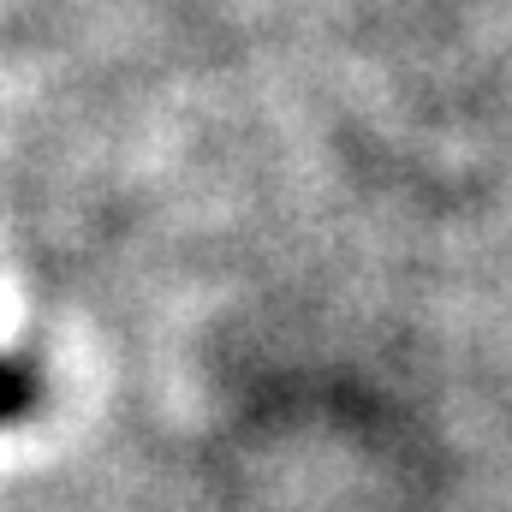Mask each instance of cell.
Returning a JSON list of instances; mask_svg holds the SVG:
<instances>
[{
    "mask_svg": "<svg viewBox=\"0 0 512 512\" xmlns=\"http://www.w3.org/2000/svg\"><path fill=\"white\" fill-rule=\"evenodd\" d=\"M30 405H36V382L18 364H0V423H18Z\"/></svg>",
    "mask_w": 512,
    "mask_h": 512,
    "instance_id": "1",
    "label": "cell"
}]
</instances>
